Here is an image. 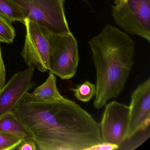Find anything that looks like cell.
<instances>
[{
	"label": "cell",
	"mask_w": 150,
	"mask_h": 150,
	"mask_svg": "<svg viewBox=\"0 0 150 150\" xmlns=\"http://www.w3.org/2000/svg\"><path fill=\"white\" fill-rule=\"evenodd\" d=\"M15 36V30L12 23L0 16V43H12Z\"/></svg>",
	"instance_id": "obj_15"
},
{
	"label": "cell",
	"mask_w": 150,
	"mask_h": 150,
	"mask_svg": "<svg viewBox=\"0 0 150 150\" xmlns=\"http://www.w3.org/2000/svg\"><path fill=\"white\" fill-rule=\"evenodd\" d=\"M111 16L118 27L150 42V0H115Z\"/></svg>",
	"instance_id": "obj_3"
},
{
	"label": "cell",
	"mask_w": 150,
	"mask_h": 150,
	"mask_svg": "<svg viewBox=\"0 0 150 150\" xmlns=\"http://www.w3.org/2000/svg\"><path fill=\"white\" fill-rule=\"evenodd\" d=\"M129 106L114 101L107 103L100 123L103 142L119 146L126 139L129 122Z\"/></svg>",
	"instance_id": "obj_7"
},
{
	"label": "cell",
	"mask_w": 150,
	"mask_h": 150,
	"mask_svg": "<svg viewBox=\"0 0 150 150\" xmlns=\"http://www.w3.org/2000/svg\"><path fill=\"white\" fill-rule=\"evenodd\" d=\"M0 16L11 23H24L26 19L20 8L12 0H0Z\"/></svg>",
	"instance_id": "obj_12"
},
{
	"label": "cell",
	"mask_w": 150,
	"mask_h": 150,
	"mask_svg": "<svg viewBox=\"0 0 150 150\" xmlns=\"http://www.w3.org/2000/svg\"><path fill=\"white\" fill-rule=\"evenodd\" d=\"M88 44L96 71L93 106L100 109L124 89L134 64L135 42L125 32L108 24Z\"/></svg>",
	"instance_id": "obj_2"
},
{
	"label": "cell",
	"mask_w": 150,
	"mask_h": 150,
	"mask_svg": "<svg viewBox=\"0 0 150 150\" xmlns=\"http://www.w3.org/2000/svg\"><path fill=\"white\" fill-rule=\"evenodd\" d=\"M150 137V128L140 131L131 137L125 139L117 150H135L145 142Z\"/></svg>",
	"instance_id": "obj_14"
},
{
	"label": "cell",
	"mask_w": 150,
	"mask_h": 150,
	"mask_svg": "<svg viewBox=\"0 0 150 150\" xmlns=\"http://www.w3.org/2000/svg\"><path fill=\"white\" fill-rule=\"evenodd\" d=\"M126 139L140 131L150 128V79L139 85L132 92Z\"/></svg>",
	"instance_id": "obj_8"
},
{
	"label": "cell",
	"mask_w": 150,
	"mask_h": 150,
	"mask_svg": "<svg viewBox=\"0 0 150 150\" xmlns=\"http://www.w3.org/2000/svg\"><path fill=\"white\" fill-rule=\"evenodd\" d=\"M0 131L13 134L23 140L32 138L23 125L12 111L7 113L0 118Z\"/></svg>",
	"instance_id": "obj_11"
},
{
	"label": "cell",
	"mask_w": 150,
	"mask_h": 150,
	"mask_svg": "<svg viewBox=\"0 0 150 150\" xmlns=\"http://www.w3.org/2000/svg\"><path fill=\"white\" fill-rule=\"evenodd\" d=\"M123 1H126V0H123Z\"/></svg>",
	"instance_id": "obj_20"
},
{
	"label": "cell",
	"mask_w": 150,
	"mask_h": 150,
	"mask_svg": "<svg viewBox=\"0 0 150 150\" xmlns=\"http://www.w3.org/2000/svg\"><path fill=\"white\" fill-rule=\"evenodd\" d=\"M118 146L117 145L103 142L90 148L89 150H117Z\"/></svg>",
	"instance_id": "obj_19"
},
{
	"label": "cell",
	"mask_w": 150,
	"mask_h": 150,
	"mask_svg": "<svg viewBox=\"0 0 150 150\" xmlns=\"http://www.w3.org/2000/svg\"><path fill=\"white\" fill-rule=\"evenodd\" d=\"M26 19L57 33H70L64 9L65 0H12Z\"/></svg>",
	"instance_id": "obj_4"
},
{
	"label": "cell",
	"mask_w": 150,
	"mask_h": 150,
	"mask_svg": "<svg viewBox=\"0 0 150 150\" xmlns=\"http://www.w3.org/2000/svg\"><path fill=\"white\" fill-rule=\"evenodd\" d=\"M40 150H89L103 140L100 123L67 98L44 102L26 93L12 110Z\"/></svg>",
	"instance_id": "obj_1"
},
{
	"label": "cell",
	"mask_w": 150,
	"mask_h": 150,
	"mask_svg": "<svg viewBox=\"0 0 150 150\" xmlns=\"http://www.w3.org/2000/svg\"><path fill=\"white\" fill-rule=\"evenodd\" d=\"M30 94L37 100L44 102L59 101L64 98L58 89L56 75L50 71L45 82Z\"/></svg>",
	"instance_id": "obj_10"
},
{
	"label": "cell",
	"mask_w": 150,
	"mask_h": 150,
	"mask_svg": "<svg viewBox=\"0 0 150 150\" xmlns=\"http://www.w3.org/2000/svg\"><path fill=\"white\" fill-rule=\"evenodd\" d=\"M23 24L26 35L21 56L28 66L36 67L42 73L50 68L51 49L48 29L28 19Z\"/></svg>",
	"instance_id": "obj_6"
},
{
	"label": "cell",
	"mask_w": 150,
	"mask_h": 150,
	"mask_svg": "<svg viewBox=\"0 0 150 150\" xmlns=\"http://www.w3.org/2000/svg\"><path fill=\"white\" fill-rule=\"evenodd\" d=\"M35 67L29 66L14 74L0 91V118L11 112L24 95L35 86Z\"/></svg>",
	"instance_id": "obj_9"
},
{
	"label": "cell",
	"mask_w": 150,
	"mask_h": 150,
	"mask_svg": "<svg viewBox=\"0 0 150 150\" xmlns=\"http://www.w3.org/2000/svg\"><path fill=\"white\" fill-rule=\"evenodd\" d=\"M22 140L13 134L0 131V150L16 149Z\"/></svg>",
	"instance_id": "obj_16"
},
{
	"label": "cell",
	"mask_w": 150,
	"mask_h": 150,
	"mask_svg": "<svg viewBox=\"0 0 150 150\" xmlns=\"http://www.w3.org/2000/svg\"><path fill=\"white\" fill-rule=\"evenodd\" d=\"M16 149L19 150H38L36 143L32 138L23 139Z\"/></svg>",
	"instance_id": "obj_17"
},
{
	"label": "cell",
	"mask_w": 150,
	"mask_h": 150,
	"mask_svg": "<svg viewBox=\"0 0 150 150\" xmlns=\"http://www.w3.org/2000/svg\"><path fill=\"white\" fill-rule=\"evenodd\" d=\"M6 67L2 57L1 46L0 44V91L6 85Z\"/></svg>",
	"instance_id": "obj_18"
},
{
	"label": "cell",
	"mask_w": 150,
	"mask_h": 150,
	"mask_svg": "<svg viewBox=\"0 0 150 150\" xmlns=\"http://www.w3.org/2000/svg\"><path fill=\"white\" fill-rule=\"evenodd\" d=\"M48 34L51 49L49 71L62 80L72 79L79 61L77 40L71 32L59 34L49 30Z\"/></svg>",
	"instance_id": "obj_5"
},
{
	"label": "cell",
	"mask_w": 150,
	"mask_h": 150,
	"mask_svg": "<svg viewBox=\"0 0 150 150\" xmlns=\"http://www.w3.org/2000/svg\"><path fill=\"white\" fill-rule=\"evenodd\" d=\"M71 90L77 100L82 102H88L95 96L96 87L94 84L86 81Z\"/></svg>",
	"instance_id": "obj_13"
}]
</instances>
